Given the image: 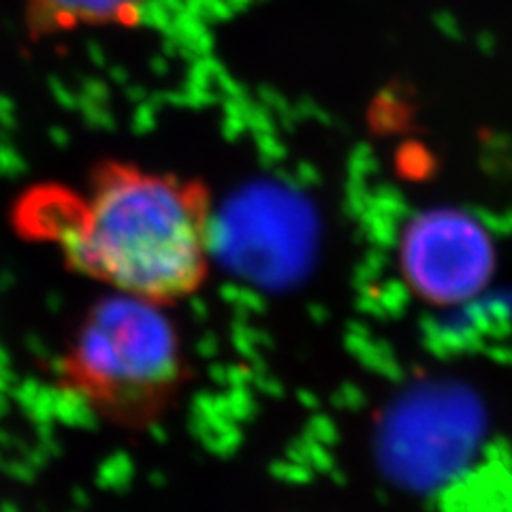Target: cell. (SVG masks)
<instances>
[{
    "label": "cell",
    "mask_w": 512,
    "mask_h": 512,
    "mask_svg": "<svg viewBox=\"0 0 512 512\" xmlns=\"http://www.w3.org/2000/svg\"><path fill=\"white\" fill-rule=\"evenodd\" d=\"M22 233L109 291L171 306L203 286L212 254L207 188L175 173L105 160L88 188H37L18 207Z\"/></svg>",
    "instance_id": "cell-1"
},
{
    "label": "cell",
    "mask_w": 512,
    "mask_h": 512,
    "mask_svg": "<svg viewBox=\"0 0 512 512\" xmlns=\"http://www.w3.org/2000/svg\"><path fill=\"white\" fill-rule=\"evenodd\" d=\"M58 380L111 425H156L188 380L184 342L167 306L124 293L96 301L62 352Z\"/></svg>",
    "instance_id": "cell-2"
},
{
    "label": "cell",
    "mask_w": 512,
    "mask_h": 512,
    "mask_svg": "<svg viewBox=\"0 0 512 512\" xmlns=\"http://www.w3.org/2000/svg\"><path fill=\"white\" fill-rule=\"evenodd\" d=\"M495 242L487 227L457 207L414 216L399 237V269L410 291L436 308L483 293L495 274Z\"/></svg>",
    "instance_id": "cell-3"
},
{
    "label": "cell",
    "mask_w": 512,
    "mask_h": 512,
    "mask_svg": "<svg viewBox=\"0 0 512 512\" xmlns=\"http://www.w3.org/2000/svg\"><path fill=\"white\" fill-rule=\"evenodd\" d=\"M148 0H28V18L39 35L84 26L135 24Z\"/></svg>",
    "instance_id": "cell-4"
}]
</instances>
